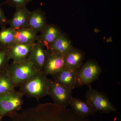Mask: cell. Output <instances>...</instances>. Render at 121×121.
<instances>
[{
  "mask_svg": "<svg viewBox=\"0 0 121 121\" xmlns=\"http://www.w3.org/2000/svg\"><path fill=\"white\" fill-rule=\"evenodd\" d=\"M52 80L43 71H37L20 86V91L27 97L39 100L48 95Z\"/></svg>",
  "mask_w": 121,
  "mask_h": 121,
  "instance_id": "obj_1",
  "label": "cell"
},
{
  "mask_svg": "<svg viewBox=\"0 0 121 121\" xmlns=\"http://www.w3.org/2000/svg\"><path fill=\"white\" fill-rule=\"evenodd\" d=\"M37 71L28 58L21 62L9 64L6 70L15 87L20 86Z\"/></svg>",
  "mask_w": 121,
  "mask_h": 121,
  "instance_id": "obj_2",
  "label": "cell"
},
{
  "mask_svg": "<svg viewBox=\"0 0 121 121\" xmlns=\"http://www.w3.org/2000/svg\"><path fill=\"white\" fill-rule=\"evenodd\" d=\"M24 95L15 89L0 95V115L2 118L16 112L24 103Z\"/></svg>",
  "mask_w": 121,
  "mask_h": 121,
  "instance_id": "obj_3",
  "label": "cell"
},
{
  "mask_svg": "<svg viewBox=\"0 0 121 121\" xmlns=\"http://www.w3.org/2000/svg\"><path fill=\"white\" fill-rule=\"evenodd\" d=\"M101 68L96 61L90 59L81 66L76 75V86H90L101 73Z\"/></svg>",
  "mask_w": 121,
  "mask_h": 121,
  "instance_id": "obj_4",
  "label": "cell"
},
{
  "mask_svg": "<svg viewBox=\"0 0 121 121\" xmlns=\"http://www.w3.org/2000/svg\"><path fill=\"white\" fill-rule=\"evenodd\" d=\"M86 101L96 112L109 113L117 111L108 98L103 93L89 86L85 94Z\"/></svg>",
  "mask_w": 121,
  "mask_h": 121,
  "instance_id": "obj_5",
  "label": "cell"
},
{
  "mask_svg": "<svg viewBox=\"0 0 121 121\" xmlns=\"http://www.w3.org/2000/svg\"><path fill=\"white\" fill-rule=\"evenodd\" d=\"M48 95L54 104L67 107L72 96V90L52 80Z\"/></svg>",
  "mask_w": 121,
  "mask_h": 121,
  "instance_id": "obj_6",
  "label": "cell"
},
{
  "mask_svg": "<svg viewBox=\"0 0 121 121\" xmlns=\"http://www.w3.org/2000/svg\"><path fill=\"white\" fill-rule=\"evenodd\" d=\"M64 55L48 52L43 71L47 75L53 76L64 69Z\"/></svg>",
  "mask_w": 121,
  "mask_h": 121,
  "instance_id": "obj_7",
  "label": "cell"
},
{
  "mask_svg": "<svg viewBox=\"0 0 121 121\" xmlns=\"http://www.w3.org/2000/svg\"><path fill=\"white\" fill-rule=\"evenodd\" d=\"M84 56L82 51L73 47L64 55V69L78 70L82 65Z\"/></svg>",
  "mask_w": 121,
  "mask_h": 121,
  "instance_id": "obj_8",
  "label": "cell"
},
{
  "mask_svg": "<svg viewBox=\"0 0 121 121\" xmlns=\"http://www.w3.org/2000/svg\"><path fill=\"white\" fill-rule=\"evenodd\" d=\"M48 54L47 50L36 42L33 45L28 58L37 70L42 71Z\"/></svg>",
  "mask_w": 121,
  "mask_h": 121,
  "instance_id": "obj_9",
  "label": "cell"
},
{
  "mask_svg": "<svg viewBox=\"0 0 121 121\" xmlns=\"http://www.w3.org/2000/svg\"><path fill=\"white\" fill-rule=\"evenodd\" d=\"M58 26L54 24H48L38 35L36 42L41 44L46 50L56 39L63 33Z\"/></svg>",
  "mask_w": 121,
  "mask_h": 121,
  "instance_id": "obj_10",
  "label": "cell"
},
{
  "mask_svg": "<svg viewBox=\"0 0 121 121\" xmlns=\"http://www.w3.org/2000/svg\"><path fill=\"white\" fill-rule=\"evenodd\" d=\"M48 24L46 15L41 8H37L30 12L27 28L38 33L42 32Z\"/></svg>",
  "mask_w": 121,
  "mask_h": 121,
  "instance_id": "obj_11",
  "label": "cell"
},
{
  "mask_svg": "<svg viewBox=\"0 0 121 121\" xmlns=\"http://www.w3.org/2000/svg\"><path fill=\"white\" fill-rule=\"evenodd\" d=\"M30 13L26 7L16 9L13 16L9 20V27L15 31L27 28Z\"/></svg>",
  "mask_w": 121,
  "mask_h": 121,
  "instance_id": "obj_12",
  "label": "cell"
},
{
  "mask_svg": "<svg viewBox=\"0 0 121 121\" xmlns=\"http://www.w3.org/2000/svg\"><path fill=\"white\" fill-rule=\"evenodd\" d=\"M69 106L72 110L79 116L86 118L94 114L95 110L86 101L72 97L69 102Z\"/></svg>",
  "mask_w": 121,
  "mask_h": 121,
  "instance_id": "obj_13",
  "label": "cell"
},
{
  "mask_svg": "<svg viewBox=\"0 0 121 121\" xmlns=\"http://www.w3.org/2000/svg\"><path fill=\"white\" fill-rule=\"evenodd\" d=\"M15 43L9 49V55L13 62H21L28 58L32 45Z\"/></svg>",
  "mask_w": 121,
  "mask_h": 121,
  "instance_id": "obj_14",
  "label": "cell"
},
{
  "mask_svg": "<svg viewBox=\"0 0 121 121\" xmlns=\"http://www.w3.org/2000/svg\"><path fill=\"white\" fill-rule=\"evenodd\" d=\"M78 71L63 69L52 76V78L54 81L72 90L76 86Z\"/></svg>",
  "mask_w": 121,
  "mask_h": 121,
  "instance_id": "obj_15",
  "label": "cell"
},
{
  "mask_svg": "<svg viewBox=\"0 0 121 121\" xmlns=\"http://www.w3.org/2000/svg\"><path fill=\"white\" fill-rule=\"evenodd\" d=\"M73 48L71 41L63 33L47 49L48 52L64 55Z\"/></svg>",
  "mask_w": 121,
  "mask_h": 121,
  "instance_id": "obj_16",
  "label": "cell"
},
{
  "mask_svg": "<svg viewBox=\"0 0 121 121\" xmlns=\"http://www.w3.org/2000/svg\"><path fill=\"white\" fill-rule=\"evenodd\" d=\"M37 33L28 28L15 31V43L31 45L35 43L38 39Z\"/></svg>",
  "mask_w": 121,
  "mask_h": 121,
  "instance_id": "obj_17",
  "label": "cell"
},
{
  "mask_svg": "<svg viewBox=\"0 0 121 121\" xmlns=\"http://www.w3.org/2000/svg\"><path fill=\"white\" fill-rule=\"evenodd\" d=\"M15 31L6 26L0 30V48L9 49L15 43Z\"/></svg>",
  "mask_w": 121,
  "mask_h": 121,
  "instance_id": "obj_18",
  "label": "cell"
},
{
  "mask_svg": "<svg viewBox=\"0 0 121 121\" xmlns=\"http://www.w3.org/2000/svg\"><path fill=\"white\" fill-rule=\"evenodd\" d=\"M15 87L6 70L0 73V95L12 90Z\"/></svg>",
  "mask_w": 121,
  "mask_h": 121,
  "instance_id": "obj_19",
  "label": "cell"
},
{
  "mask_svg": "<svg viewBox=\"0 0 121 121\" xmlns=\"http://www.w3.org/2000/svg\"><path fill=\"white\" fill-rule=\"evenodd\" d=\"M10 60L9 49L0 48V73L6 70Z\"/></svg>",
  "mask_w": 121,
  "mask_h": 121,
  "instance_id": "obj_20",
  "label": "cell"
},
{
  "mask_svg": "<svg viewBox=\"0 0 121 121\" xmlns=\"http://www.w3.org/2000/svg\"><path fill=\"white\" fill-rule=\"evenodd\" d=\"M32 0H5V3L9 7L15 9L26 7Z\"/></svg>",
  "mask_w": 121,
  "mask_h": 121,
  "instance_id": "obj_21",
  "label": "cell"
},
{
  "mask_svg": "<svg viewBox=\"0 0 121 121\" xmlns=\"http://www.w3.org/2000/svg\"><path fill=\"white\" fill-rule=\"evenodd\" d=\"M9 19L7 17L5 14L4 12L0 5V26L1 27L6 26L8 24Z\"/></svg>",
  "mask_w": 121,
  "mask_h": 121,
  "instance_id": "obj_22",
  "label": "cell"
},
{
  "mask_svg": "<svg viewBox=\"0 0 121 121\" xmlns=\"http://www.w3.org/2000/svg\"><path fill=\"white\" fill-rule=\"evenodd\" d=\"M1 118H1V117L0 115V119H1Z\"/></svg>",
  "mask_w": 121,
  "mask_h": 121,
  "instance_id": "obj_23",
  "label": "cell"
},
{
  "mask_svg": "<svg viewBox=\"0 0 121 121\" xmlns=\"http://www.w3.org/2000/svg\"><path fill=\"white\" fill-rule=\"evenodd\" d=\"M1 120V119H0V120Z\"/></svg>",
  "mask_w": 121,
  "mask_h": 121,
  "instance_id": "obj_24",
  "label": "cell"
}]
</instances>
